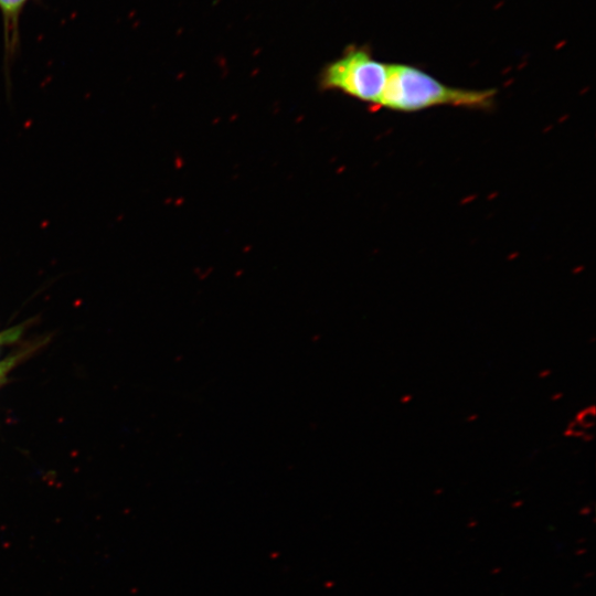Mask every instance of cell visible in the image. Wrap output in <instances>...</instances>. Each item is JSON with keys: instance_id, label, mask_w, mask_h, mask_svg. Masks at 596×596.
Returning <instances> with one entry per match:
<instances>
[{"instance_id": "2", "label": "cell", "mask_w": 596, "mask_h": 596, "mask_svg": "<svg viewBox=\"0 0 596 596\" xmlns=\"http://www.w3.org/2000/svg\"><path fill=\"white\" fill-rule=\"evenodd\" d=\"M387 67L389 63L376 60L365 45H353L322 68L319 84L324 91L340 92L377 107Z\"/></svg>"}, {"instance_id": "4", "label": "cell", "mask_w": 596, "mask_h": 596, "mask_svg": "<svg viewBox=\"0 0 596 596\" xmlns=\"http://www.w3.org/2000/svg\"><path fill=\"white\" fill-rule=\"evenodd\" d=\"M595 412L594 409H585L578 416V423L586 429L594 425Z\"/></svg>"}, {"instance_id": "1", "label": "cell", "mask_w": 596, "mask_h": 596, "mask_svg": "<svg viewBox=\"0 0 596 596\" xmlns=\"http://www.w3.org/2000/svg\"><path fill=\"white\" fill-rule=\"evenodd\" d=\"M496 89H466L448 86L422 68L389 63L387 78L377 108L414 113L436 106L490 109Z\"/></svg>"}, {"instance_id": "3", "label": "cell", "mask_w": 596, "mask_h": 596, "mask_svg": "<svg viewBox=\"0 0 596 596\" xmlns=\"http://www.w3.org/2000/svg\"><path fill=\"white\" fill-rule=\"evenodd\" d=\"M26 0H0V8L8 20L15 21L18 13Z\"/></svg>"}]
</instances>
